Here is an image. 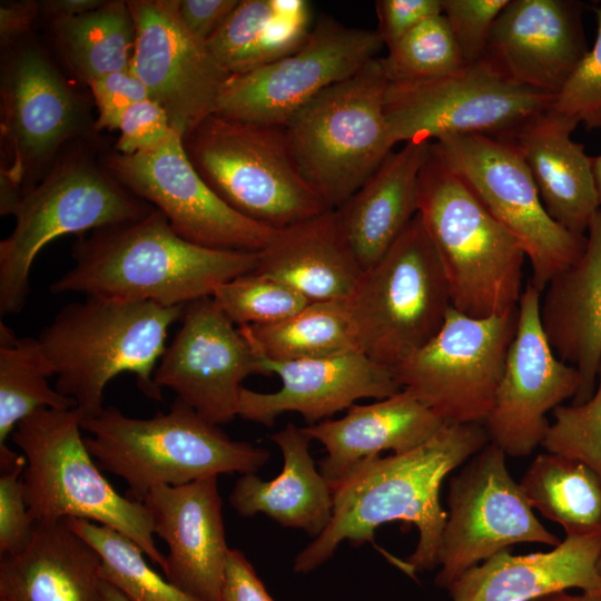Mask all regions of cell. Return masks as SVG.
<instances>
[{
	"instance_id": "816d5d0a",
	"label": "cell",
	"mask_w": 601,
	"mask_h": 601,
	"mask_svg": "<svg viewBox=\"0 0 601 601\" xmlns=\"http://www.w3.org/2000/svg\"><path fill=\"white\" fill-rule=\"evenodd\" d=\"M534 601H601V593L582 592L581 594H570L566 590L548 593Z\"/></svg>"
},
{
	"instance_id": "8d00e7d4",
	"label": "cell",
	"mask_w": 601,
	"mask_h": 601,
	"mask_svg": "<svg viewBox=\"0 0 601 601\" xmlns=\"http://www.w3.org/2000/svg\"><path fill=\"white\" fill-rule=\"evenodd\" d=\"M66 522L98 552L102 580L129 601H200L152 570L144 551L124 534L89 520L70 518Z\"/></svg>"
},
{
	"instance_id": "1f68e13d",
	"label": "cell",
	"mask_w": 601,
	"mask_h": 601,
	"mask_svg": "<svg viewBox=\"0 0 601 601\" xmlns=\"http://www.w3.org/2000/svg\"><path fill=\"white\" fill-rule=\"evenodd\" d=\"M313 26L305 0H240L206 47L229 76L239 75L294 52Z\"/></svg>"
},
{
	"instance_id": "7dc6e473",
	"label": "cell",
	"mask_w": 601,
	"mask_h": 601,
	"mask_svg": "<svg viewBox=\"0 0 601 601\" xmlns=\"http://www.w3.org/2000/svg\"><path fill=\"white\" fill-rule=\"evenodd\" d=\"M240 0H177L178 16L185 28L206 43L224 24Z\"/></svg>"
},
{
	"instance_id": "6da1fadb",
	"label": "cell",
	"mask_w": 601,
	"mask_h": 601,
	"mask_svg": "<svg viewBox=\"0 0 601 601\" xmlns=\"http://www.w3.org/2000/svg\"><path fill=\"white\" fill-rule=\"evenodd\" d=\"M489 443L483 424L445 423L411 451L366 460L333 489L331 521L297 553L294 571H314L343 541L372 542L375 530L393 521L418 530L416 548L402 566L406 573L439 568L447 516L440 503L442 482Z\"/></svg>"
},
{
	"instance_id": "7c38bea8",
	"label": "cell",
	"mask_w": 601,
	"mask_h": 601,
	"mask_svg": "<svg viewBox=\"0 0 601 601\" xmlns=\"http://www.w3.org/2000/svg\"><path fill=\"white\" fill-rule=\"evenodd\" d=\"M431 149L518 239L531 265L529 282L541 293L582 255L587 235L573 234L551 218L525 162L510 142L460 135L432 141Z\"/></svg>"
},
{
	"instance_id": "4dcf8cb0",
	"label": "cell",
	"mask_w": 601,
	"mask_h": 601,
	"mask_svg": "<svg viewBox=\"0 0 601 601\" xmlns=\"http://www.w3.org/2000/svg\"><path fill=\"white\" fill-rule=\"evenodd\" d=\"M270 440L283 454L282 472L269 481L255 473L243 474L229 494V503L240 516L263 513L315 539L331 521L333 491L312 457V439L303 427L288 423Z\"/></svg>"
},
{
	"instance_id": "ffe728a7",
	"label": "cell",
	"mask_w": 601,
	"mask_h": 601,
	"mask_svg": "<svg viewBox=\"0 0 601 601\" xmlns=\"http://www.w3.org/2000/svg\"><path fill=\"white\" fill-rule=\"evenodd\" d=\"M136 27L129 69L185 136L217 110L229 75L183 24L177 0L127 1Z\"/></svg>"
},
{
	"instance_id": "484cf974",
	"label": "cell",
	"mask_w": 601,
	"mask_h": 601,
	"mask_svg": "<svg viewBox=\"0 0 601 601\" xmlns=\"http://www.w3.org/2000/svg\"><path fill=\"white\" fill-rule=\"evenodd\" d=\"M446 422L405 391L372 404H354L336 420L303 427L318 441L326 456L318 470L333 489L355 467L384 451H411L432 437Z\"/></svg>"
},
{
	"instance_id": "f5cc1de1",
	"label": "cell",
	"mask_w": 601,
	"mask_h": 601,
	"mask_svg": "<svg viewBox=\"0 0 601 601\" xmlns=\"http://www.w3.org/2000/svg\"><path fill=\"white\" fill-rule=\"evenodd\" d=\"M102 601H129L118 589L102 580Z\"/></svg>"
},
{
	"instance_id": "d6986e66",
	"label": "cell",
	"mask_w": 601,
	"mask_h": 601,
	"mask_svg": "<svg viewBox=\"0 0 601 601\" xmlns=\"http://www.w3.org/2000/svg\"><path fill=\"white\" fill-rule=\"evenodd\" d=\"M180 326L166 346L154 383L215 425L238 415L243 381L260 374L258 357L211 297L184 306Z\"/></svg>"
},
{
	"instance_id": "5b68a950",
	"label": "cell",
	"mask_w": 601,
	"mask_h": 601,
	"mask_svg": "<svg viewBox=\"0 0 601 601\" xmlns=\"http://www.w3.org/2000/svg\"><path fill=\"white\" fill-rule=\"evenodd\" d=\"M417 214L437 252L454 309L484 318L518 307L526 257L522 246L431 147L418 177Z\"/></svg>"
},
{
	"instance_id": "44dd1931",
	"label": "cell",
	"mask_w": 601,
	"mask_h": 601,
	"mask_svg": "<svg viewBox=\"0 0 601 601\" xmlns=\"http://www.w3.org/2000/svg\"><path fill=\"white\" fill-rule=\"evenodd\" d=\"M575 0H509L482 57L504 79L558 95L589 50Z\"/></svg>"
},
{
	"instance_id": "d6a6232c",
	"label": "cell",
	"mask_w": 601,
	"mask_h": 601,
	"mask_svg": "<svg viewBox=\"0 0 601 601\" xmlns=\"http://www.w3.org/2000/svg\"><path fill=\"white\" fill-rule=\"evenodd\" d=\"M57 51L86 86L105 75L129 69L136 27L124 0H108L86 13L50 20Z\"/></svg>"
},
{
	"instance_id": "bcb514c9",
	"label": "cell",
	"mask_w": 601,
	"mask_h": 601,
	"mask_svg": "<svg viewBox=\"0 0 601 601\" xmlns=\"http://www.w3.org/2000/svg\"><path fill=\"white\" fill-rule=\"evenodd\" d=\"M375 10V31L387 48L426 19L443 13L442 0H377Z\"/></svg>"
},
{
	"instance_id": "7402d4cb",
	"label": "cell",
	"mask_w": 601,
	"mask_h": 601,
	"mask_svg": "<svg viewBox=\"0 0 601 601\" xmlns=\"http://www.w3.org/2000/svg\"><path fill=\"white\" fill-rule=\"evenodd\" d=\"M255 353L260 374H276L282 385L272 393L243 387L238 416L265 426H273L285 412L299 413L307 425L315 424L361 398L383 400L402 391L392 368L361 351L294 361H274Z\"/></svg>"
},
{
	"instance_id": "4fadbf2b",
	"label": "cell",
	"mask_w": 601,
	"mask_h": 601,
	"mask_svg": "<svg viewBox=\"0 0 601 601\" xmlns=\"http://www.w3.org/2000/svg\"><path fill=\"white\" fill-rule=\"evenodd\" d=\"M518 307L484 318L451 307L424 346L392 368L401 388L446 423L483 424L500 385Z\"/></svg>"
},
{
	"instance_id": "f1b7e54d",
	"label": "cell",
	"mask_w": 601,
	"mask_h": 601,
	"mask_svg": "<svg viewBox=\"0 0 601 601\" xmlns=\"http://www.w3.org/2000/svg\"><path fill=\"white\" fill-rule=\"evenodd\" d=\"M0 559L1 601H102L100 556L66 520L36 523L27 549Z\"/></svg>"
},
{
	"instance_id": "f6af8a7d",
	"label": "cell",
	"mask_w": 601,
	"mask_h": 601,
	"mask_svg": "<svg viewBox=\"0 0 601 601\" xmlns=\"http://www.w3.org/2000/svg\"><path fill=\"white\" fill-rule=\"evenodd\" d=\"M117 130L119 137L115 150L134 155L158 146L174 129L165 109L151 98H147L124 112Z\"/></svg>"
},
{
	"instance_id": "74e56055",
	"label": "cell",
	"mask_w": 601,
	"mask_h": 601,
	"mask_svg": "<svg viewBox=\"0 0 601 601\" xmlns=\"http://www.w3.org/2000/svg\"><path fill=\"white\" fill-rule=\"evenodd\" d=\"M380 60L388 83L431 80L466 66L443 13L416 26Z\"/></svg>"
},
{
	"instance_id": "c3c4849f",
	"label": "cell",
	"mask_w": 601,
	"mask_h": 601,
	"mask_svg": "<svg viewBox=\"0 0 601 601\" xmlns=\"http://www.w3.org/2000/svg\"><path fill=\"white\" fill-rule=\"evenodd\" d=\"M219 601H275L245 554L230 549Z\"/></svg>"
},
{
	"instance_id": "4316f807",
	"label": "cell",
	"mask_w": 601,
	"mask_h": 601,
	"mask_svg": "<svg viewBox=\"0 0 601 601\" xmlns=\"http://www.w3.org/2000/svg\"><path fill=\"white\" fill-rule=\"evenodd\" d=\"M578 125L549 109L502 140L522 157L551 218L573 234L587 235L600 204L591 157L571 139Z\"/></svg>"
},
{
	"instance_id": "db71d44e",
	"label": "cell",
	"mask_w": 601,
	"mask_h": 601,
	"mask_svg": "<svg viewBox=\"0 0 601 601\" xmlns=\"http://www.w3.org/2000/svg\"><path fill=\"white\" fill-rule=\"evenodd\" d=\"M592 174L601 208V155L591 157Z\"/></svg>"
},
{
	"instance_id": "9c48e42d",
	"label": "cell",
	"mask_w": 601,
	"mask_h": 601,
	"mask_svg": "<svg viewBox=\"0 0 601 601\" xmlns=\"http://www.w3.org/2000/svg\"><path fill=\"white\" fill-rule=\"evenodd\" d=\"M183 144L209 188L252 220L283 229L328 210L300 176L280 126L213 114Z\"/></svg>"
},
{
	"instance_id": "f907efd6",
	"label": "cell",
	"mask_w": 601,
	"mask_h": 601,
	"mask_svg": "<svg viewBox=\"0 0 601 601\" xmlns=\"http://www.w3.org/2000/svg\"><path fill=\"white\" fill-rule=\"evenodd\" d=\"M105 0H45L40 1V14L50 20L76 17L96 9Z\"/></svg>"
},
{
	"instance_id": "e575fe53",
	"label": "cell",
	"mask_w": 601,
	"mask_h": 601,
	"mask_svg": "<svg viewBox=\"0 0 601 601\" xmlns=\"http://www.w3.org/2000/svg\"><path fill=\"white\" fill-rule=\"evenodd\" d=\"M238 328L255 352L274 361L321 358L359 351L345 302H311L280 322Z\"/></svg>"
},
{
	"instance_id": "3957f363",
	"label": "cell",
	"mask_w": 601,
	"mask_h": 601,
	"mask_svg": "<svg viewBox=\"0 0 601 601\" xmlns=\"http://www.w3.org/2000/svg\"><path fill=\"white\" fill-rule=\"evenodd\" d=\"M183 311L98 296L63 306L37 337L57 376L55 388L76 402L82 420L105 408V388L121 373H132L148 397L161 400L154 373Z\"/></svg>"
},
{
	"instance_id": "9a60e30c",
	"label": "cell",
	"mask_w": 601,
	"mask_h": 601,
	"mask_svg": "<svg viewBox=\"0 0 601 601\" xmlns=\"http://www.w3.org/2000/svg\"><path fill=\"white\" fill-rule=\"evenodd\" d=\"M505 453L489 443L449 483L435 584L447 589L461 574L518 543L556 546L561 541L533 513L506 467Z\"/></svg>"
},
{
	"instance_id": "681fc988",
	"label": "cell",
	"mask_w": 601,
	"mask_h": 601,
	"mask_svg": "<svg viewBox=\"0 0 601 601\" xmlns=\"http://www.w3.org/2000/svg\"><path fill=\"white\" fill-rule=\"evenodd\" d=\"M38 16H40V1H1L0 43L2 50L11 48L29 38V33Z\"/></svg>"
},
{
	"instance_id": "83f0119b",
	"label": "cell",
	"mask_w": 601,
	"mask_h": 601,
	"mask_svg": "<svg viewBox=\"0 0 601 601\" xmlns=\"http://www.w3.org/2000/svg\"><path fill=\"white\" fill-rule=\"evenodd\" d=\"M431 142H406L332 209L363 272L375 265L418 213V177Z\"/></svg>"
},
{
	"instance_id": "9f6ffc18",
	"label": "cell",
	"mask_w": 601,
	"mask_h": 601,
	"mask_svg": "<svg viewBox=\"0 0 601 601\" xmlns=\"http://www.w3.org/2000/svg\"><path fill=\"white\" fill-rule=\"evenodd\" d=\"M1 601V600H0Z\"/></svg>"
},
{
	"instance_id": "cb8c5ba5",
	"label": "cell",
	"mask_w": 601,
	"mask_h": 601,
	"mask_svg": "<svg viewBox=\"0 0 601 601\" xmlns=\"http://www.w3.org/2000/svg\"><path fill=\"white\" fill-rule=\"evenodd\" d=\"M540 321L556 356L581 378L572 404L588 401L601 370V208L588 233L582 255L545 286Z\"/></svg>"
},
{
	"instance_id": "603a6c76",
	"label": "cell",
	"mask_w": 601,
	"mask_h": 601,
	"mask_svg": "<svg viewBox=\"0 0 601 601\" xmlns=\"http://www.w3.org/2000/svg\"><path fill=\"white\" fill-rule=\"evenodd\" d=\"M144 504L154 534L168 545L165 578L200 601H219L230 549L217 476L158 485Z\"/></svg>"
},
{
	"instance_id": "ab89813d",
	"label": "cell",
	"mask_w": 601,
	"mask_h": 601,
	"mask_svg": "<svg viewBox=\"0 0 601 601\" xmlns=\"http://www.w3.org/2000/svg\"><path fill=\"white\" fill-rule=\"evenodd\" d=\"M553 415L541 446L585 464L601 477V370L588 401L560 405Z\"/></svg>"
},
{
	"instance_id": "277c9868",
	"label": "cell",
	"mask_w": 601,
	"mask_h": 601,
	"mask_svg": "<svg viewBox=\"0 0 601 601\" xmlns=\"http://www.w3.org/2000/svg\"><path fill=\"white\" fill-rule=\"evenodd\" d=\"M85 444L100 467L121 477L127 497L144 502L158 485H184L231 473H256L269 460L266 449L231 440L219 425L177 398L167 413L148 418L115 406L81 421Z\"/></svg>"
},
{
	"instance_id": "f35d334b",
	"label": "cell",
	"mask_w": 601,
	"mask_h": 601,
	"mask_svg": "<svg viewBox=\"0 0 601 601\" xmlns=\"http://www.w3.org/2000/svg\"><path fill=\"white\" fill-rule=\"evenodd\" d=\"M211 298L237 327L274 324L311 303L285 283L254 270L221 284Z\"/></svg>"
},
{
	"instance_id": "5bb4252c",
	"label": "cell",
	"mask_w": 601,
	"mask_h": 601,
	"mask_svg": "<svg viewBox=\"0 0 601 601\" xmlns=\"http://www.w3.org/2000/svg\"><path fill=\"white\" fill-rule=\"evenodd\" d=\"M0 77L1 168L23 194L67 142L86 138L95 121L83 97L37 42L2 50Z\"/></svg>"
},
{
	"instance_id": "2e32d148",
	"label": "cell",
	"mask_w": 601,
	"mask_h": 601,
	"mask_svg": "<svg viewBox=\"0 0 601 601\" xmlns=\"http://www.w3.org/2000/svg\"><path fill=\"white\" fill-rule=\"evenodd\" d=\"M384 47L375 30L321 16L305 43L258 69L225 81L215 114L283 127L326 88L356 73Z\"/></svg>"
},
{
	"instance_id": "b9f144b4",
	"label": "cell",
	"mask_w": 601,
	"mask_h": 601,
	"mask_svg": "<svg viewBox=\"0 0 601 601\" xmlns=\"http://www.w3.org/2000/svg\"><path fill=\"white\" fill-rule=\"evenodd\" d=\"M597 36L572 75L555 96L550 109L582 124L601 128V7H593Z\"/></svg>"
},
{
	"instance_id": "e0dca14e",
	"label": "cell",
	"mask_w": 601,
	"mask_h": 601,
	"mask_svg": "<svg viewBox=\"0 0 601 601\" xmlns=\"http://www.w3.org/2000/svg\"><path fill=\"white\" fill-rule=\"evenodd\" d=\"M102 165L126 189L149 203L184 239L221 250L258 253L278 229L252 220L221 200L190 162L183 136L173 130L158 146L124 155L116 150Z\"/></svg>"
},
{
	"instance_id": "7a4b0ae2",
	"label": "cell",
	"mask_w": 601,
	"mask_h": 601,
	"mask_svg": "<svg viewBox=\"0 0 601 601\" xmlns=\"http://www.w3.org/2000/svg\"><path fill=\"white\" fill-rule=\"evenodd\" d=\"M73 266L50 285L53 294L82 293L122 302L185 306L256 269L258 253L190 243L156 208L145 217L80 235Z\"/></svg>"
},
{
	"instance_id": "ee69618b",
	"label": "cell",
	"mask_w": 601,
	"mask_h": 601,
	"mask_svg": "<svg viewBox=\"0 0 601 601\" xmlns=\"http://www.w3.org/2000/svg\"><path fill=\"white\" fill-rule=\"evenodd\" d=\"M87 87L97 107L96 131L117 130L121 116L130 106L150 98L142 82L130 69L99 77Z\"/></svg>"
},
{
	"instance_id": "60d3db41",
	"label": "cell",
	"mask_w": 601,
	"mask_h": 601,
	"mask_svg": "<svg viewBox=\"0 0 601 601\" xmlns=\"http://www.w3.org/2000/svg\"><path fill=\"white\" fill-rule=\"evenodd\" d=\"M0 558L16 555L30 544L36 522L24 496L26 459L0 445Z\"/></svg>"
},
{
	"instance_id": "11a10c76",
	"label": "cell",
	"mask_w": 601,
	"mask_h": 601,
	"mask_svg": "<svg viewBox=\"0 0 601 601\" xmlns=\"http://www.w3.org/2000/svg\"><path fill=\"white\" fill-rule=\"evenodd\" d=\"M597 569H598L599 573L601 574V553H600L598 562H597Z\"/></svg>"
},
{
	"instance_id": "f546056e",
	"label": "cell",
	"mask_w": 601,
	"mask_h": 601,
	"mask_svg": "<svg viewBox=\"0 0 601 601\" xmlns=\"http://www.w3.org/2000/svg\"><path fill=\"white\" fill-rule=\"evenodd\" d=\"M254 272L285 283L309 302L347 300L363 274L332 209L278 229L258 252Z\"/></svg>"
},
{
	"instance_id": "8fae6325",
	"label": "cell",
	"mask_w": 601,
	"mask_h": 601,
	"mask_svg": "<svg viewBox=\"0 0 601 601\" xmlns=\"http://www.w3.org/2000/svg\"><path fill=\"white\" fill-rule=\"evenodd\" d=\"M554 99L510 82L481 59L435 79L388 83L384 112L395 144L460 135L504 139Z\"/></svg>"
},
{
	"instance_id": "ac0fdd59",
	"label": "cell",
	"mask_w": 601,
	"mask_h": 601,
	"mask_svg": "<svg viewBox=\"0 0 601 601\" xmlns=\"http://www.w3.org/2000/svg\"><path fill=\"white\" fill-rule=\"evenodd\" d=\"M541 294L530 282L522 292L504 372L483 423L489 442L512 457L528 456L542 445L550 427L546 414L581 386L578 371L556 356L543 332Z\"/></svg>"
},
{
	"instance_id": "ba28073f",
	"label": "cell",
	"mask_w": 601,
	"mask_h": 601,
	"mask_svg": "<svg viewBox=\"0 0 601 601\" xmlns=\"http://www.w3.org/2000/svg\"><path fill=\"white\" fill-rule=\"evenodd\" d=\"M380 58L319 92L283 126L293 160L328 209L344 204L392 152Z\"/></svg>"
},
{
	"instance_id": "52a82bcc",
	"label": "cell",
	"mask_w": 601,
	"mask_h": 601,
	"mask_svg": "<svg viewBox=\"0 0 601 601\" xmlns=\"http://www.w3.org/2000/svg\"><path fill=\"white\" fill-rule=\"evenodd\" d=\"M155 208L126 189L82 146L59 155L13 211L12 233L0 243V313L26 305L38 254L52 240L140 219Z\"/></svg>"
},
{
	"instance_id": "30bf717a",
	"label": "cell",
	"mask_w": 601,
	"mask_h": 601,
	"mask_svg": "<svg viewBox=\"0 0 601 601\" xmlns=\"http://www.w3.org/2000/svg\"><path fill=\"white\" fill-rule=\"evenodd\" d=\"M359 351L395 367L442 327L451 305L437 252L418 214L345 300Z\"/></svg>"
},
{
	"instance_id": "7bdbcfd3",
	"label": "cell",
	"mask_w": 601,
	"mask_h": 601,
	"mask_svg": "<svg viewBox=\"0 0 601 601\" xmlns=\"http://www.w3.org/2000/svg\"><path fill=\"white\" fill-rule=\"evenodd\" d=\"M509 0H442L446 18L465 65L480 61L492 27Z\"/></svg>"
},
{
	"instance_id": "8992f818",
	"label": "cell",
	"mask_w": 601,
	"mask_h": 601,
	"mask_svg": "<svg viewBox=\"0 0 601 601\" xmlns=\"http://www.w3.org/2000/svg\"><path fill=\"white\" fill-rule=\"evenodd\" d=\"M76 408H41L22 420L11 434L26 459L24 496L36 523L83 519L109 526L134 541L166 569L156 545L144 502L120 495L102 475L81 435Z\"/></svg>"
},
{
	"instance_id": "d590c367",
	"label": "cell",
	"mask_w": 601,
	"mask_h": 601,
	"mask_svg": "<svg viewBox=\"0 0 601 601\" xmlns=\"http://www.w3.org/2000/svg\"><path fill=\"white\" fill-rule=\"evenodd\" d=\"M53 376L38 338L17 337L0 323V445L41 408L70 410L76 402L48 384Z\"/></svg>"
},
{
	"instance_id": "d4e9b609",
	"label": "cell",
	"mask_w": 601,
	"mask_h": 601,
	"mask_svg": "<svg viewBox=\"0 0 601 601\" xmlns=\"http://www.w3.org/2000/svg\"><path fill=\"white\" fill-rule=\"evenodd\" d=\"M600 553L601 534L566 535L548 552L503 550L461 574L446 589L449 601H534L572 588L601 593Z\"/></svg>"
},
{
	"instance_id": "836d02e7",
	"label": "cell",
	"mask_w": 601,
	"mask_h": 601,
	"mask_svg": "<svg viewBox=\"0 0 601 601\" xmlns=\"http://www.w3.org/2000/svg\"><path fill=\"white\" fill-rule=\"evenodd\" d=\"M519 484L531 508L560 524L568 536L601 534V477L585 464L541 453Z\"/></svg>"
}]
</instances>
